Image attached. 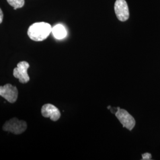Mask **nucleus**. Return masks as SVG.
<instances>
[{
	"label": "nucleus",
	"instance_id": "f257e3e1",
	"mask_svg": "<svg viewBox=\"0 0 160 160\" xmlns=\"http://www.w3.org/2000/svg\"><path fill=\"white\" fill-rule=\"evenodd\" d=\"M51 26L45 22L33 23L28 29V34L31 40L40 42L45 40L52 32Z\"/></svg>",
	"mask_w": 160,
	"mask_h": 160
},
{
	"label": "nucleus",
	"instance_id": "39448f33",
	"mask_svg": "<svg viewBox=\"0 0 160 160\" xmlns=\"http://www.w3.org/2000/svg\"><path fill=\"white\" fill-rule=\"evenodd\" d=\"M18 92L17 87L11 84L0 86V96L3 97L9 103H14L17 101Z\"/></svg>",
	"mask_w": 160,
	"mask_h": 160
},
{
	"label": "nucleus",
	"instance_id": "1a4fd4ad",
	"mask_svg": "<svg viewBox=\"0 0 160 160\" xmlns=\"http://www.w3.org/2000/svg\"><path fill=\"white\" fill-rule=\"evenodd\" d=\"M7 1L14 10L22 8L24 5V0H7Z\"/></svg>",
	"mask_w": 160,
	"mask_h": 160
},
{
	"label": "nucleus",
	"instance_id": "0eeeda50",
	"mask_svg": "<svg viewBox=\"0 0 160 160\" xmlns=\"http://www.w3.org/2000/svg\"><path fill=\"white\" fill-rule=\"evenodd\" d=\"M42 115L50 118L52 121H57L61 117V112L56 106L51 104H44L41 109Z\"/></svg>",
	"mask_w": 160,
	"mask_h": 160
},
{
	"label": "nucleus",
	"instance_id": "9d476101",
	"mask_svg": "<svg viewBox=\"0 0 160 160\" xmlns=\"http://www.w3.org/2000/svg\"><path fill=\"white\" fill-rule=\"evenodd\" d=\"M142 159L143 160H151V155L149 153H145L142 154Z\"/></svg>",
	"mask_w": 160,
	"mask_h": 160
},
{
	"label": "nucleus",
	"instance_id": "f03ea898",
	"mask_svg": "<svg viewBox=\"0 0 160 160\" xmlns=\"http://www.w3.org/2000/svg\"><path fill=\"white\" fill-rule=\"evenodd\" d=\"M27 128V123L24 120H19L16 118H13L6 121L2 126V129L4 131L9 132L15 135H20L26 131Z\"/></svg>",
	"mask_w": 160,
	"mask_h": 160
},
{
	"label": "nucleus",
	"instance_id": "7ed1b4c3",
	"mask_svg": "<svg viewBox=\"0 0 160 160\" xmlns=\"http://www.w3.org/2000/svg\"><path fill=\"white\" fill-rule=\"evenodd\" d=\"M29 63L26 61H21L17 63V67L13 69L14 77L18 79L22 84L28 83L30 81L28 70L29 69Z\"/></svg>",
	"mask_w": 160,
	"mask_h": 160
},
{
	"label": "nucleus",
	"instance_id": "20e7f679",
	"mask_svg": "<svg viewBox=\"0 0 160 160\" xmlns=\"http://www.w3.org/2000/svg\"><path fill=\"white\" fill-rule=\"evenodd\" d=\"M115 115L123 126L129 131H131L135 126V119L126 110L118 108V110L115 113Z\"/></svg>",
	"mask_w": 160,
	"mask_h": 160
},
{
	"label": "nucleus",
	"instance_id": "9b49d317",
	"mask_svg": "<svg viewBox=\"0 0 160 160\" xmlns=\"http://www.w3.org/2000/svg\"><path fill=\"white\" fill-rule=\"evenodd\" d=\"M3 17H4L3 12H2V10L0 8V24L2 22V20H3Z\"/></svg>",
	"mask_w": 160,
	"mask_h": 160
},
{
	"label": "nucleus",
	"instance_id": "6e6552de",
	"mask_svg": "<svg viewBox=\"0 0 160 160\" xmlns=\"http://www.w3.org/2000/svg\"><path fill=\"white\" fill-rule=\"evenodd\" d=\"M52 33L53 36L57 39H62L67 36V32L64 26L62 24H57L52 29Z\"/></svg>",
	"mask_w": 160,
	"mask_h": 160
},
{
	"label": "nucleus",
	"instance_id": "423d86ee",
	"mask_svg": "<svg viewBox=\"0 0 160 160\" xmlns=\"http://www.w3.org/2000/svg\"><path fill=\"white\" fill-rule=\"evenodd\" d=\"M114 12L116 17L121 22H125L129 17V11L125 0H116L114 3Z\"/></svg>",
	"mask_w": 160,
	"mask_h": 160
}]
</instances>
